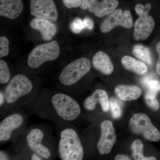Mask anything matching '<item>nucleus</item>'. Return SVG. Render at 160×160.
<instances>
[{"label": "nucleus", "mask_w": 160, "mask_h": 160, "mask_svg": "<svg viewBox=\"0 0 160 160\" xmlns=\"http://www.w3.org/2000/svg\"><path fill=\"white\" fill-rule=\"evenodd\" d=\"M129 127L133 133L142 135L148 141L156 142L160 139L159 130L145 113L138 112L133 115L129 121Z\"/></svg>", "instance_id": "obj_8"}, {"label": "nucleus", "mask_w": 160, "mask_h": 160, "mask_svg": "<svg viewBox=\"0 0 160 160\" xmlns=\"http://www.w3.org/2000/svg\"><path fill=\"white\" fill-rule=\"evenodd\" d=\"M0 122V144L14 142L27 128L28 117L22 109L8 112Z\"/></svg>", "instance_id": "obj_7"}, {"label": "nucleus", "mask_w": 160, "mask_h": 160, "mask_svg": "<svg viewBox=\"0 0 160 160\" xmlns=\"http://www.w3.org/2000/svg\"><path fill=\"white\" fill-rule=\"evenodd\" d=\"M109 102L113 118L115 119H117L121 117L122 111V106L120 105L119 102L114 98H112L109 101Z\"/></svg>", "instance_id": "obj_25"}, {"label": "nucleus", "mask_w": 160, "mask_h": 160, "mask_svg": "<svg viewBox=\"0 0 160 160\" xmlns=\"http://www.w3.org/2000/svg\"><path fill=\"white\" fill-rule=\"evenodd\" d=\"M115 92L122 101H130L138 99L142 95V91L137 86L121 85L116 87Z\"/></svg>", "instance_id": "obj_18"}, {"label": "nucleus", "mask_w": 160, "mask_h": 160, "mask_svg": "<svg viewBox=\"0 0 160 160\" xmlns=\"http://www.w3.org/2000/svg\"><path fill=\"white\" fill-rule=\"evenodd\" d=\"M121 62L125 69L137 74L144 75L148 71V67L145 63L129 56L123 57Z\"/></svg>", "instance_id": "obj_19"}, {"label": "nucleus", "mask_w": 160, "mask_h": 160, "mask_svg": "<svg viewBox=\"0 0 160 160\" xmlns=\"http://www.w3.org/2000/svg\"><path fill=\"white\" fill-rule=\"evenodd\" d=\"M154 27V20L151 16L139 17L134 24L133 38L137 41H145L150 36Z\"/></svg>", "instance_id": "obj_14"}, {"label": "nucleus", "mask_w": 160, "mask_h": 160, "mask_svg": "<svg viewBox=\"0 0 160 160\" xmlns=\"http://www.w3.org/2000/svg\"><path fill=\"white\" fill-rule=\"evenodd\" d=\"M43 89V82L36 75L19 72L13 74L3 88L5 104L0 109L1 117L10 112L27 107Z\"/></svg>", "instance_id": "obj_3"}, {"label": "nucleus", "mask_w": 160, "mask_h": 160, "mask_svg": "<svg viewBox=\"0 0 160 160\" xmlns=\"http://www.w3.org/2000/svg\"><path fill=\"white\" fill-rule=\"evenodd\" d=\"M83 23L86 29L92 30L94 28V23L92 19L89 18H86L83 20Z\"/></svg>", "instance_id": "obj_30"}, {"label": "nucleus", "mask_w": 160, "mask_h": 160, "mask_svg": "<svg viewBox=\"0 0 160 160\" xmlns=\"http://www.w3.org/2000/svg\"><path fill=\"white\" fill-rule=\"evenodd\" d=\"M13 76V75H12ZM12 76L9 65L5 60L0 59V84L1 88H3L11 80Z\"/></svg>", "instance_id": "obj_22"}, {"label": "nucleus", "mask_w": 160, "mask_h": 160, "mask_svg": "<svg viewBox=\"0 0 160 160\" xmlns=\"http://www.w3.org/2000/svg\"><path fill=\"white\" fill-rule=\"evenodd\" d=\"M29 26L31 29L40 32L42 38L46 42L51 41L58 32L55 23L44 19L34 18L30 21Z\"/></svg>", "instance_id": "obj_15"}, {"label": "nucleus", "mask_w": 160, "mask_h": 160, "mask_svg": "<svg viewBox=\"0 0 160 160\" xmlns=\"http://www.w3.org/2000/svg\"><path fill=\"white\" fill-rule=\"evenodd\" d=\"M142 84L148 89V92L157 94L160 91V81L147 77L142 80Z\"/></svg>", "instance_id": "obj_23"}, {"label": "nucleus", "mask_w": 160, "mask_h": 160, "mask_svg": "<svg viewBox=\"0 0 160 160\" xmlns=\"http://www.w3.org/2000/svg\"><path fill=\"white\" fill-rule=\"evenodd\" d=\"M61 54V47L58 41L42 43L29 52L25 62L19 67V71L36 75L41 74L55 65Z\"/></svg>", "instance_id": "obj_4"}, {"label": "nucleus", "mask_w": 160, "mask_h": 160, "mask_svg": "<svg viewBox=\"0 0 160 160\" xmlns=\"http://www.w3.org/2000/svg\"><path fill=\"white\" fill-rule=\"evenodd\" d=\"M0 160H12L11 155L9 152L1 150L0 151Z\"/></svg>", "instance_id": "obj_32"}, {"label": "nucleus", "mask_w": 160, "mask_h": 160, "mask_svg": "<svg viewBox=\"0 0 160 160\" xmlns=\"http://www.w3.org/2000/svg\"><path fill=\"white\" fill-rule=\"evenodd\" d=\"M58 136V152L62 160H82L84 149L77 131L71 123L54 122Z\"/></svg>", "instance_id": "obj_5"}, {"label": "nucleus", "mask_w": 160, "mask_h": 160, "mask_svg": "<svg viewBox=\"0 0 160 160\" xmlns=\"http://www.w3.org/2000/svg\"><path fill=\"white\" fill-rule=\"evenodd\" d=\"M9 41L5 36L0 37V58L6 57L9 53Z\"/></svg>", "instance_id": "obj_24"}, {"label": "nucleus", "mask_w": 160, "mask_h": 160, "mask_svg": "<svg viewBox=\"0 0 160 160\" xmlns=\"http://www.w3.org/2000/svg\"><path fill=\"white\" fill-rule=\"evenodd\" d=\"M5 97L4 93L2 89L0 90V109L2 108L5 104Z\"/></svg>", "instance_id": "obj_34"}, {"label": "nucleus", "mask_w": 160, "mask_h": 160, "mask_svg": "<svg viewBox=\"0 0 160 160\" xmlns=\"http://www.w3.org/2000/svg\"><path fill=\"white\" fill-rule=\"evenodd\" d=\"M118 0H83L80 8L82 10H88L95 16L102 18L109 15L114 11L118 6Z\"/></svg>", "instance_id": "obj_12"}, {"label": "nucleus", "mask_w": 160, "mask_h": 160, "mask_svg": "<svg viewBox=\"0 0 160 160\" xmlns=\"http://www.w3.org/2000/svg\"><path fill=\"white\" fill-rule=\"evenodd\" d=\"M26 108L32 114L53 123L74 122L82 112L79 104L72 95L58 88H43Z\"/></svg>", "instance_id": "obj_2"}, {"label": "nucleus", "mask_w": 160, "mask_h": 160, "mask_svg": "<svg viewBox=\"0 0 160 160\" xmlns=\"http://www.w3.org/2000/svg\"><path fill=\"white\" fill-rule=\"evenodd\" d=\"M156 94L147 92L145 95V102L151 109L157 110L159 109L160 104L156 98Z\"/></svg>", "instance_id": "obj_26"}, {"label": "nucleus", "mask_w": 160, "mask_h": 160, "mask_svg": "<svg viewBox=\"0 0 160 160\" xmlns=\"http://www.w3.org/2000/svg\"><path fill=\"white\" fill-rule=\"evenodd\" d=\"M22 0H0V16L10 20L19 17L24 9Z\"/></svg>", "instance_id": "obj_16"}, {"label": "nucleus", "mask_w": 160, "mask_h": 160, "mask_svg": "<svg viewBox=\"0 0 160 160\" xmlns=\"http://www.w3.org/2000/svg\"><path fill=\"white\" fill-rule=\"evenodd\" d=\"M132 54L143 62L150 65L152 64L151 52L148 47L140 44L135 45L133 47Z\"/></svg>", "instance_id": "obj_20"}, {"label": "nucleus", "mask_w": 160, "mask_h": 160, "mask_svg": "<svg viewBox=\"0 0 160 160\" xmlns=\"http://www.w3.org/2000/svg\"><path fill=\"white\" fill-rule=\"evenodd\" d=\"M29 9L34 18L55 23L59 21L60 11L54 0H29Z\"/></svg>", "instance_id": "obj_9"}, {"label": "nucleus", "mask_w": 160, "mask_h": 160, "mask_svg": "<svg viewBox=\"0 0 160 160\" xmlns=\"http://www.w3.org/2000/svg\"><path fill=\"white\" fill-rule=\"evenodd\" d=\"M151 8L150 3H147L146 6L141 4H137L135 6V11L139 17L146 16L149 15V12Z\"/></svg>", "instance_id": "obj_28"}, {"label": "nucleus", "mask_w": 160, "mask_h": 160, "mask_svg": "<svg viewBox=\"0 0 160 160\" xmlns=\"http://www.w3.org/2000/svg\"><path fill=\"white\" fill-rule=\"evenodd\" d=\"M98 105L104 112L109 111L110 102L108 94L105 90L100 89L95 90L91 95L85 99L83 104L84 109L87 111H93Z\"/></svg>", "instance_id": "obj_13"}, {"label": "nucleus", "mask_w": 160, "mask_h": 160, "mask_svg": "<svg viewBox=\"0 0 160 160\" xmlns=\"http://www.w3.org/2000/svg\"><path fill=\"white\" fill-rule=\"evenodd\" d=\"M83 0H62L63 5L68 9L80 7Z\"/></svg>", "instance_id": "obj_29"}, {"label": "nucleus", "mask_w": 160, "mask_h": 160, "mask_svg": "<svg viewBox=\"0 0 160 160\" xmlns=\"http://www.w3.org/2000/svg\"><path fill=\"white\" fill-rule=\"evenodd\" d=\"M132 157L135 160H156L154 157H145L143 154L144 146L141 140H135L132 145Z\"/></svg>", "instance_id": "obj_21"}, {"label": "nucleus", "mask_w": 160, "mask_h": 160, "mask_svg": "<svg viewBox=\"0 0 160 160\" xmlns=\"http://www.w3.org/2000/svg\"><path fill=\"white\" fill-rule=\"evenodd\" d=\"M92 65L97 71L106 75L111 74L114 70L110 58L102 51H98L94 55L92 60Z\"/></svg>", "instance_id": "obj_17"}, {"label": "nucleus", "mask_w": 160, "mask_h": 160, "mask_svg": "<svg viewBox=\"0 0 160 160\" xmlns=\"http://www.w3.org/2000/svg\"><path fill=\"white\" fill-rule=\"evenodd\" d=\"M156 49V51L158 55V62L157 63L156 69L158 74L160 76V41L157 44Z\"/></svg>", "instance_id": "obj_31"}, {"label": "nucleus", "mask_w": 160, "mask_h": 160, "mask_svg": "<svg viewBox=\"0 0 160 160\" xmlns=\"http://www.w3.org/2000/svg\"><path fill=\"white\" fill-rule=\"evenodd\" d=\"M101 135L96 144V148L101 155L110 153L116 141L115 129L112 122L104 120L100 125Z\"/></svg>", "instance_id": "obj_11"}, {"label": "nucleus", "mask_w": 160, "mask_h": 160, "mask_svg": "<svg viewBox=\"0 0 160 160\" xmlns=\"http://www.w3.org/2000/svg\"><path fill=\"white\" fill-rule=\"evenodd\" d=\"M69 28L74 34H79L83 29H86L83 20L78 18H75L72 20L69 25Z\"/></svg>", "instance_id": "obj_27"}, {"label": "nucleus", "mask_w": 160, "mask_h": 160, "mask_svg": "<svg viewBox=\"0 0 160 160\" xmlns=\"http://www.w3.org/2000/svg\"><path fill=\"white\" fill-rule=\"evenodd\" d=\"M12 160H51L58 158V142L51 126L47 124L27 127L12 143Z\"/></svg>", "instance_id": "obj_1"}, {"label": "nucleus", "mask_w": 160, "mask_h": 160, "mask_svg": "<svg viewBox=\"0 0 160 160\" xmlns=\"http://www.w3.org/2000/svg\"><path fill=\"white\" fill-rule=\"evenodd\" d=\"M114 160H131L128 156L125 154H118L115 157Z\"/></svg>", "instance_id": "obj_33"}, {"label": "nucleus", "mask_w": 160, "mask_h": 160, "mask_svg": "<svg viewBox=\"0 0 160 160\" xmlns=\"http://www.w3.org/2000/svg\"><path fill=\"white\" fill-rule=\"evenodd\" d=\"M133 26V20L131 12L128 10L124 12L117 9L108 15L100 25V31L103 33H108L117 26L130 29Z\"/></svg>", "instance_id": "obj_10"}, {"label": "nucleus", "mask_w": 160, "mask_h": 160, "mask_svg": "<svg viewBox=\"0 0 160 160\" xmlns=\"http://www.w3.org/2000/svg\"><path fill=\"white\" fill-rule=\"evenodd\" d=\"M91 69V61L88 58H80L66 63L57 76V88L72 95L76 91L78 84Z\"/></svg>", "instance_id": "obj_6"}]
</instances>
